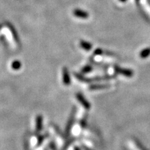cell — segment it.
<instances>
[{
	"label": "cell",
	"instance_id": "obj_13",
	"mask_svg": "<svg viewBox=\"0 0 150 150\" xmlns=\"http://www.w3.org/2000/svg\"><path fill=\"white\" fill-rule=\"evenodd\" d=\"M49 147L51 148V150H57V148H56V145L54 144V142H51L49 143Z\"/></svg>",
	"mask_w": 150,
	"mask_h": 150
},
{
	"label": "cell",
	"instance_id": "obj_14",
	"mask_svg": "<svg viewBox=\"0 0 150 150\" xmlns=\"http://www.w3.org/2000/svg\"><path fill=\"white\" fill-rule=\"evenodd\" d=\"M102 50L100 49H97L95 50V54H96V55H99V54H102Z\"/></svg>",
	"mask_w": 150,
	"mask_h": 150
},
{
	"label": "cell",
	"instance_id": "obj_16",
	"mask_svg": "<svg viewBox=\"0 0 150 150\" xmlns=\"http://www.w3.org/2000/svg\"><path fill=\"white\" fill-rule=\"evenodd\" d=\"M140 1V0H136V1Z\"/></svg>",
	"mask_w": 150,
	"mask_h": 150
},
{
	"label": "cell",
	"instance_id": "obj_15",
	"mask_svg": "<svg viewBox=\"0 0 150 150\" xmlns=\"http://www.w3.org/2000/svg\"><path fill=\"white\" fill-rule=\"evenodd\" d=\"M119 1H120V2H126V1H127V0H119Z\"/></svg>",
	"mask_w": 150,
	"mask_h": 150
},
{
	"label": "cell",
	"instance_id": "obj_12",
	"mask_svg": "<svg viewBox=\"0 0 150 150\" xmlns=\"http://www.w3.org/2000/svg\"><path fill=\"white\" fill-rule=\"evenodd\" d=\"M44 135H39L38 137V143H37V146H40L41 145V143H43V141L44 140Z\"/></svg>",
	"mask_w": 150,
	"mask_h": 150
},
{
	"label": "cell",
	"instance_id": "obj_1",
	"mask_svg": "<svg viewBox=\"0 0 150 150\" xmlns=\"http://www.w3.org/2000/svg\"><path fill=\"white\" fill-rule=\"evenodd\" d=\"M76 113V109L74 108L73 110L72 111V113L69 117L68 121L67 122V125H66L65 127V135L66 136H68L70 135L71 129H72V127L74 124V121H75V116Z\"/></svg>",
	"mask_w": 150,
	"mask_h": 150
},
{
	"label": "cell",
	"instance_id": "obj_5",
	"mask_svg": "<svg viewBox=\"0 0 150 150\" xmlns=\"http://www.w3.org/2000/svg\"><path fill=\"white\" fill-rule=\"evenodd\" d=\"M43 128V117L42 115H38L36 117V123H35V133H40Z\"/></svg>",
	"mask_w": 150,
	"mask_h": 150
},
{
	"label": "cell",
	"instance_id": "obj_3",
	"mask_svg": "<svg viewBox=\"0 0 150 150\" xmlns=\"http://www.w3.org/2000/svg\"><path fill=\"white\" fill-rule=\"evenodd\" d=\"M115 71L117 73L121 74V75H123L124 76L126 77H131L133 75V71L129 70V69H125V68H120L119 67H115Z\"/></svg>",
	"mask_w": 150,
	"mask_h": 150
},
{
	"label": "cell",
	"instance_id": "obj_9",
	"mask_svg": "<svg viewBox=\"0 0 150 150\" xmlns=\"http://www.w3.org/2000/svg\"><path fill=\"white\" fill-rule=\"evenodd\" d=\"M150 55V48H146V49H143L140 53V56L142 59H146Z\"/></svg>",
	"mask_w": 150,
	"mask_h": 150
},
{
	"label": "cell",
	"instance_id": "obj_8",
	"mask_svg": "<svg viewBox=\"0 0 150 150\" xmlns=\"http://www.w3.org/2000/svg\"><path fill=\"white\" fill-rule=\"evenodd\" d=\"M109 87V85L105 84H95L91 85L90 86V90H100V89H104V88Z\"/></svg>",
	"mask_w": 150,
	"mask_h": 150
},
{
	"label": "cell",
	"instance_id": "obj_6",
	"mask_svg": "<svg viewBox=\"0 0 150 150\" xmlns=\"http://www.w3.org/2000/svg\"><path fill=\"white\" fill-rule=\"evenodd\" d=\"M74 15L76 17H79L81 19H87L88 17V13L84 11L80 10V9H76L74 11Z\"/></svg>",
	"mask_w": 150,
	"mask_h": 150
},
{
	"label": "cell",
	"instance_id": "obj_2",
	"mask_svg": "<svg viewBox=\"0 0 150 150\" xmlns=\"http://www.w3.org/2000/svg\"><path fill=\"white\" fill-rule=\"evenodd\" d=\"M76 97H77V99H78L79 101L80 104H81V105L83 106L85 109L88 110V109H90V104L88 102V101H87V99H85V98L84 97V96H83L81 93H77Z\"/></svg>",
	"mask_w": 150,
	"mask_h": 150
},
{
	"label": "cell",
	"instance_id": "obj_10",
	"mask_svg": "<svg viewBox=\"0 0 150 150\" xmlns=\"http://www.w3.org/2000/svg\"><path fill=\"white\" fill-rule=\"evenodd\" d=\"M21 67V63L19 61H15L12 63V68L13 70H19Z\"/></svg>",
	"mask_w": 150,
	"mask_h": 150
},
{
	"label": "cell",
	"instance_id": "obj_7",
	"mask_svg": "<svg viewBox=\"0 0 150 150\" xmlns=\"http://www.w3.org/2000/svg\"><path fill=\"white\" fill-rule=\"evenodd\" d=\"M80 45H81V47L83 49L86 50V51H90V50L92 49V47H93L90 43L84 41V40H81L80 43Z\"/></svg>",
	"mask_w": 150,
	"mask_h": 150
},
{
	"label": "cell",
	"instance_id": "obj_4",
	"mask_svg": "<svg viewBox=\"0 0 150 150\" xmlns=\"http://www.w3.org/2000/svg\"><path fill=\"white\" fill-rule=\"evenodd\" d=\"M63 81L64 85H69L70 84V75H69L68 70L65 67L63 69Z\"/></svg>",
	"mask_w": 150,
	"mask_h": 150
},
{
	"label": "cell",
	"instance_id": "obj_11",
	"mask_svg": "<svg viewBox=\"0 0 150 150\" xmlns=\"http://www.w3.org/2000/svg\"><path fill=\"white\" fill-rule=\"evenodd\" d=\"M92 70H93V67L91 66L87 65L85 66L83 69L81 70V72L82 73H88V72H91Z\"/></svg>",
	"mask_w": 150,
	"mask_h": 150
}]
</instances>
